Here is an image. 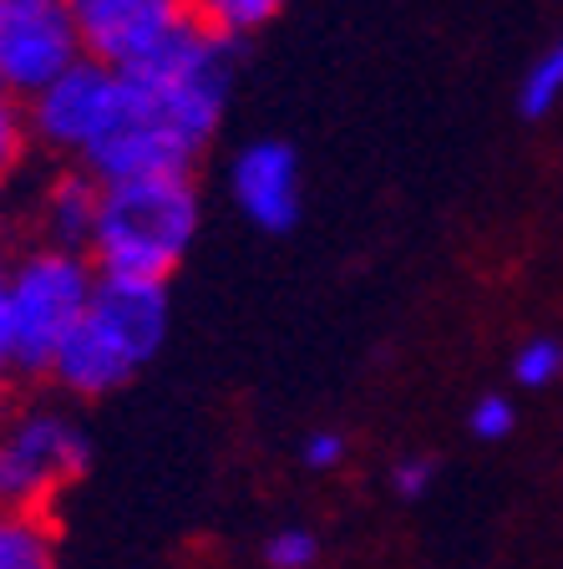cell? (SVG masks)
I'll use <instances>...</instances> for the list:
<instances>
[{
  "label": "cell",
  "instance_id": "6da1fadb",
  "mask_svg": "<svg viewBox=\"0 0 563 569\" xmlns=\"http://www.w3.org/2000/svg\"><path fill=\"white\" fill-rule=\"evenodd\" d=\"M193 234H199V193L188 178L112 183L97 203V234L87 260L97 274L168 284Z\"/></svg>",
  "mask_w": 563,
  "mask_h": 569
},
{
  "label": "cell",
  "instance_id": "7a4b0ae2",
  "mask_svg": "<svg viewBox=\"0 0 563 569\" xmlns=\"http://www.w3.org/2000/svg\"><path fill=\"white\" fill-rule=\"evenodd\" d=\"M234 67H239V41H223V36L183 21L142 67L118 71V77L148 112H158L193 148H203L223 118Z\"/></svg>",
  "mask_w": 563,
  "mask_h": 569
},
{
  "label": "cell",
  "instance_id": "3957f363",
  "mask_svg": "<svg viewBox=\"0 0 563 569\" xmlns=\"http://www.w3.org/2000/svg\"><path fill=\"white\" fill-rule=\"evenodd\" d=\"M97 290V270L87 254L36 249L16 270H6V310H11L16 371L41 377L51 371L57 346L71 336V326L87 316Z\"/></svg>",
  "mask_w": 563,
  "mask_h": 569
},
{
  "label": "cell",
  "instance_id": "277c9868",
  "mask_svg": "<svg viewBox=\"0 0 563 569\" xmlns=\"http://www.w3.org/2000/svg\"><path fill=\"white\" fill-rule=\"evenodd\" d=\"M92 462L82 427L57 412H26L0 438V513H36Z\"/></svg>",
  "mask_w": 563,
  "mask_h": 569
},
{
  "label": "cell",
  "instance_id": "5b68a950",
  "mask_svg": "<svg viewBox=\"0 0 563 569\" xmlns=\"http://www.w3.org/2000/svg\"><path fill=\"white\" fill-rule=\"evenodd\" d=\"M118 107H122L118 71L82 57L67 77H61V82H51L41 97H31L26 128L47 142V148H61V153L87 158L97 142L112 132Z\"/></svg>",
  "mask_w": 563,
  "mask_h": 569
},
{
  "label": "cell",
  "instance_id": "8992f818",
  "mask_svg": "<svg viewBox=\"0 0 563 569\" xmlns=\"http://www.w3.org/2000/svg\"><path fill=\"white\" fill-rule=\"evenodd\" d=\"M87 61L132 71L188 21L183 0H67Z\"/></svg>",
  "mask_w": 563,
  "mask_h": 569
},
{
  "label": "cell",
  "instance_id": "52a82bcc",
  "mask_svg": "<svg viewBox=\"0 0 563 569\" xmlns=\"http://www.w3.org/2000/svg\"><path fill=\"white\" fill-rule=\"evenodd\" d=\"M82 61V41L71 26L67 6H51L41 16L0 26V92L11 97H41L51 82H61Z\"/></svg>",
  "mask_w": 563,
  "mask_h": 569
},
{
  "label": "cell",
  "instance_id": "ba28073f",
  "mask_svg": "<svg viewBox=\"0 0 563 569\" xmlns=\"http://www.w3.org/2000/svg\"><path fill=\"white\" fill-rule=\"evenodd\" d=\"M87 326L128 356L132 367L153 361V351L168 336V284L158 280H122V274H97Z\"/></svg>",
  "mask_w": 563,
  "mask_h": 569
},
{
  "label": "cell",
  "instance_id": "9c48e42d",
  "mask_svg": "<svg viewBox=\"0 0 563 569\" xmlns=\"http://www.w3.org/2000/svg\"><path fill=\"white\" fill-rule=\"evenodd\" d=\"M229 189L249 224L284 234L300 219V158L290 142H249L234 158Z\"/></svg>",
  "mask_w": 563,
  "mask_h": 569
},
{
  "label": "cell",
  "instance_id": "30bf717a",
  "mask_svg": "<svg viewBox=\"0 0 563 569\" xmlns=\"http://www.w3.org/2000/svg\"><path fill=\"white\" fill-rule=\"evenodd\" d=\"M132 371H138V367H132L128 356L107 341L102 331H92V326H87V316H82L77 326H71L67 341L57 346L47 377H57L71 397H107V391H118Z\"/></svg>",
  "mask_w": 563,
  "mask_h": 569
},
{
  "label": "cell",
  "instance_id": "8fae6325",
  "mask_svg": "<svg viewBox=\"0 0 563 569\" xmlns=\"http://www.w3.org/2000/svg\"><path fill=\"white\" fill-rule=\"evenodd\" d=\"M97 203H102V183L92 173H67L51 183L47 203H41V234H47V249H61V254H87L97 234Z\"/></svg>",
  "mask_w": 563,
  "mask_h": 569
},
{
  "label": "cell",
  "instance_id": "7c38bea8",
  "mask_svg": "<svg viewBox=\"0 0 563 569\" xmlns=\"http://www.w3.org/2000/svg\"><path fill=\"white\" fill-rule=\"evenodd\" d=\"M183 11L203 31L223 36V41H239V36L270 26L284 11V0H183Z\"/></svg>",
  "mask_w": 563,
  "mask_h": 569
},
{
  "label": "cell",
  "instance_id": "4fadbf2b",
  "mask_svg": "<svg viewBox=\"0 0 563 569\" xmlns=\"http://www.w3.org/2000/svg\"><path fill=\"white\" fill-rule=\"evenodd\" d=\"M0 569H57L51 529L36 513H0Z\"/></svg>",
  "mask_w": 563,
  "mask_h": 569
},
{
  "label": "cell",
  "instance_id": "5bb4252c",
  "mask_svg": "<svg viewBox=\"0 0 563 569\" xmlns=\"http://www.w3.org/2000/svg\"><path fill=\"white\" fill-rule=\"evenodd\" d=\"M559 102H563V36L529 67V77L517 87V112L523 118H549Z\"/></svg>",
  "mask_w": 563,
  "mask_h": 569
},
{
  "label": "cell",
  "instance_id": "9a60e30c",
  "mask_svg": "<svg viewBox=\"0 0 563 569\" xmlns=\"http://www.w3.org/2000/svg\"><path fill=\"white\" fill-rule=\"evenodd\" d=\"M559 371H563V346L553 341V336H533V341L517 351V361H513V377L523 381L529 391L559 381Z\"/></svg>",
  "mask_w": 563,
  "mask_h": 569
},
{
  "label": "cell",
  "instance_id": "2e32d148",
  "mask_svg": "<svg viewBox=\"0 0 563 569\" xmlns=\"http://www.w3.org/2000/svg\"><path fill=\"white\" fill-rule=\"evenodd\" d=\"M315 555H320V539L310 529H284L264 545V559L274 569H305V565H315Z\"/></svg>",
  "mask_w": 563,
  "mask_h": 569
},
{
  "label": "cell",
  "instance_id": "e0dca14e",
  "mask_svg": "<svg viewBox=\"0 0 563 569\" xmlns=\"http://www.w3.org/2000/svg\"><path fill=\"white\" fill-rule=\"evenodd\" d=\"M513 422H517V412L507 397H482L472 407V438H482V442H503L513 432Z\"/></svg>",
  "mask_w": 563,
  "mask_h": 569
},
{
  "label": "cell",
  "instance_id": "ac0fdd59",
  "mask_svg": "<svg viewBox=\"0 0 563 569\" xmlns=\"http://www.w3.org/2000/svg\"><path fill=\"white\" fill-rule=\"evenodd\" d=\"M21 142H26V118L21 107L11 97L0 92V173H11V163L21 158Z\"/></svg>",
  "mask_w": 563,
  "mask_h": 569
},
{
  "label": "cell",
  "instance_id": "d6986e66",
  "mask_svg": "<svg viewBox=\"0 0 563 569\" xmlns=\"http://www.w3.org/2000/svg\"><path fill=\"white\" fill-rule=\"evenodd\" d=\"M432 478H436V462H432V458H406V462H396L391 483H396L401 498H422Z\"/></svg>",
  "mask_w": 563,
  "mask_h": 569
},
{
  "label": "cell",
  "instance_id": "ffe728a7",
  "mask_svg": "<svg viewBox=\"0 0 563 569\" xmlns=\"http://www.w3.org/2000/svg\"><path fill=\"white\" fill-rule=\"evenodd\" d=\"M341 458H345L341 432H310L305 438V468H335Z\"/></svg>",
  "mask_w": 563,
  "mask_h": 569
},
{
  "label": "cell",
  "instance_id": "44dd1931",
  "mask_svg": "<svg viewBox=\"0 0 563 569\" xmlns=\"http://www.w3.org/2000/svg\"><path fill=\"white\" fill-rule=\"evenodd\" d=\"M16 371V341H11V310H6V284H0V381Z\"/></svg>",
  "mask_w": 563,
  "mask_h": 569
},
{
  "label": "cell",
  "instance_id": "7402d4cb",
  "mask_svg": "<svg viewBox=\"0 0 563 569\" xmlns=\"http://www.w3.org/2000/svg\"><path fill=\"white\" fill-rule=\"evenodd\" d=\"M51 6H67V0H0V26L11 21H26V16H41Z\"/></svg>",
  "mask_w": 563,
  "mask_h": 569
},
{
  "label": "cell",
  "instance_id": "603a6c76",
  "mask_svg": "<svg viewBox=\"0 0 563 569\" xmlns=\"http://www.w3.org/2000/svg\"><path fill=\"white\" fill-rule=\"evenodd\" d=\"M0 284H6V270H0Z\"/></svg>",
  "mask_w": 563,
  "mask_h": 569
}]
</instances>
